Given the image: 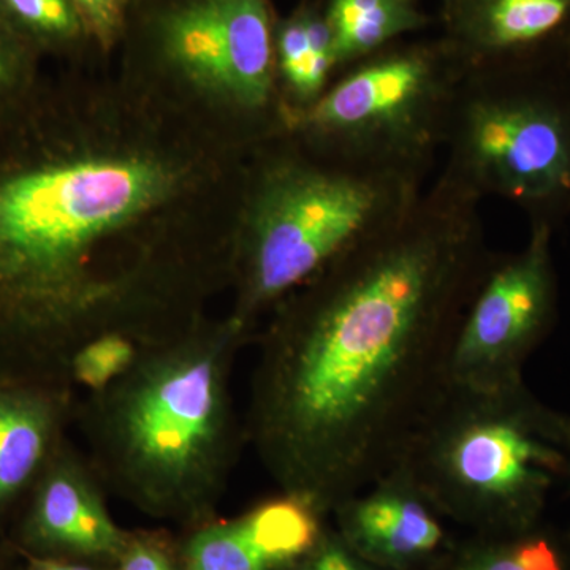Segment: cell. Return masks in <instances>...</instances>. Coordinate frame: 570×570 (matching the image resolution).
Here are the masks:
<instances>
[{"label": "cell", "mask_w": 570, "mask_h": 570, "mask_svg": "<svg viewBox=\"0 0 570 570\" xmlns=\"http://www.w3.org/2000/svg\"><path fill=\"white\" fill-rule=\"evenodd\" d=\"M249 153L127 81L62 67L0 110V379L71 385L119 333L183 335L227 292Z\"/></svg>", "instance_id": "6da1fadb"}, {"label": "cell", "mask_w": 570, "mask_h": 570, "mask_svg": "<svg viewBox=\"0 0 570 570\" xmlns=\"http://www.w3.org/2000/svg\"><path fill=\"white\" fill-rule=\"evenodd\" d=\"M479 206L439 176L269 311L245 430L277 490L330 519L395 466L449 387L456 333L494 257Z\"/></svg>", "instance_id": "7a4b0ae2"}, {"label": "cell", "mask_w": 570, "mask_h": 570, "mask_svg": "<svg viewBox=\"0 0 570 570\" xmlns=\"http://www.w3.org/2000/svg\"><path fill=\"white\" fill-rule=\"evenodd\" d=\"M253 337L227 314H209L80 397L82 453L107 493L184 531L217 517L247 444L232 376Z\"/></svg>", "instance_id": "3957f363"}, {"label": "cell", "mask_w": 570, "mask_h": 570, "mask_svg": "<svg viewBox=\"0 0 570 570\" xmlns=\"http://www.w3.org/2000/svg\"><path fill=\"white\" fill-rule=\"evenodd\" d=\"M425 176L341 159L295 135L247 156L232 230L227 316L254 335L288 294L400 220Z\"/></svg>", "instance_id": "277c9868"}, {"label": "cell", "mask_w": 570, "mask_h": 570, "mask_svg": "<svg viewBox=\"0 0 570 570\" xmlns=\"http://www.w3.org/2000/svg\"><path fill=\"white\" fill-rule=\"evenodd\" d=\"M449 521L475 534L543 523L551 491L570 475V415L524 381L445 389L396 461Z\"/></svg>", "instance_id": "5b68a950"}, {"label": "cell", "mask_w": 570, "mask_h": 570, "mask_svg": "<svg viewBox=\"0 0 570 570\" xmlns=\"http://www.w3.org/2000/svg\"><path fill=\"white\" fill-rule=\"evenodd\" d=\"M273 0H132L112 62L127 81L243 151L287 130Z\"/></svg>", "instance_id": "8992f818"}, {"label": "cell", "mask_w": 570, "mask_h": 570, "mask_svg": "<svg viewBox=\"0 0 570 570\" xmlns=\"http://www.w3.org/2000/svg\"><path fill=\"white\" fill-rule=\"evenodd\" d=\"M441 176L557 230L570 216V69L464 75Z\"/></svg>", "instance_id": "52a82bcc"}, {"label": "cell", "mask_w": 570, "mask_h": 570, "mask_svg": "<svg viewBox=\"0 0 570 570\" xmlns=\"http://www.w3.org/2000/svg\"><path fill=\"white\" fill-rule=\"evenodd\" d=\"M463 77L441 37L401 40L341 70L287 132L341 159L426 176Z\"/></svg>", "instance_id": "ba28073f"}, {"label": "cell", "mask_w": 570, "mask_h": 570, "mask_svg": "<svg viewBox=\"0 0 570 570\" xmlns=\"http://www.w3.org/2000/svg\"><path fill=\"white\" fill-rule=\"evenodd\" d=\"M553 234L550 225L531 224L523 249L494 254L456 333L449 384L485 389L523 381L524 362L557 321Z\"/></svg>", "instance_id": "9c48e42d"}, {"label": "cell", "mask_w": 570, "mask_h": 570, "mask_svg": "<svg viewBox=\"0 0 570 570\" xmlns=\"http://www.w3.org/2000/svg\"><path fill=\"white\" fill-rule=\"evenodd\" d=\"M107 491L85 453L67 439L41 472L6 534L20 558H51L111 568L130 530L112 519Z\"/></svg>", "instance_id": "30bf717a"}, {"label": "cell", "mask_w": 570, "mask_h": 570, "mask_svg": "<svg viewBox=\"0 0 570 570\" xmlns=\"http://www.w3.org/2000/svg\"><path fill=\"white\" fill-rule=\"evenodd\" d=\"M441 26L463 75L570 69V0H444Z\"/></svg>", "instance_id": "8fae6325"}, {"label": "cell", "mask_w": 570, "mask_h": 570, "mask_svg": "<svg viewBox=\"0 0 570 570\" xmlns=\"http://www.w3.org/2000/svg\"><path fill=\"white\" fill-rule=\"evenodd\" d=\"M330 517L344 542L381 570H433L456 546L449 520L401 466L344 499Z\"/></svg>", "instance_id": "7c38bea8"}, {"label": "cell", "mask_w": 570, "mask_h": 570, "mask_svg": "<svg viewBox=\"0 0 570 570\" xmlns=\"http://www.w3.org/2000/svg\"><path fill=\"white\" fill-rule=\"evenodd\" d=\"M316 505L277 490L230 519L184 531L183 570H291L328 524Z\"/></svg>", "instance_id": "4fadbf2b"}, {"label": "cell", "mask_w": 570, "mask_h": 570, "mask_svg": "<svg viewBox=\"0 0 570 570\" xmlns=\"http://www.w3.org/2000/svg\"><path fill=\"white\" fill-rule=\"evenodd\" d=\"M78 389L0 379V534L67 441Z\"/></svg>", "instance_id": "5bb4252c"}, {"label": "cell", "mask_w": 570, "mask_h": 570, "mask_svg": "<svg viewBox=\"0 0 570 570\" xmlns=\"http://www.w3.org/2000/svg\"><path fill=\"white\" fill-rule=\"evenodd\" d=\"M275 70L287 122L313 107L335 80L340 70L321 0H302L291 13L277 17Z\"/></svg>", "instance_id": "9a60e30c"}, {"label": "cell", "mask_w": 570, "mask_h": 570, "mask_svg": "<svg viewBox=\"0 0 570 570\" xmlns=\"http://www.w3.org/2000/svg\"><path fill=\"white\" fill-rule=\"evenodd\" d=\"M321 6L340 71L434 22L420 0H321Z\"/></svg>", "instance_id": "2e32d148"}, {"label": "cell", "mask_w": 570, "mask_h": 570, "mask_svg": "<svg viewBox=\"0 0 570 570\" xmlns=\"http://www.w3.org/2000/svg\"><path fill=\"white\" fill-rule=\"evenodd\" d=\"M0 22L43 61L52 59L62 67L107 61L73 0H0Z\"/></svg>", "instance_id": "e0dca14e"}, {"label": "cell", "mask_w": 570, "mask_h": 570, "mask_svg": "<svg viewBox=\"0 0 570 570\" xmlns=\"http://www.w3.org/2000/svg\"><path fill=\"white\" fill-rule=\"evenodd\" d=\"M433 570H570V535L543 523L519 532H472Z\"/></svg>", "instance_id": "ac0fdd59"}, {"label": "cell", "mask_w": 570, "mask_h": 570, "mask_svg": "<svg viewBox=\"0 0 570 570\" xmlns=\"http://www.w3.org/2000/svg\"><path fill=\"white\" fill-rule=\"evenodd\" d=\"M141 348L132 337L119 333L96 337L71 358V382L85 393L99 392L130 370Z\"/></svg>", "instance_id": "d6986e66"}, {"label": "cell", "mask_w": 570, "mask_h": 570, "mask_svg": "<svg viewBox=\"0 0 570 570\" xmlns=\"http://www.w3.org/2000/svg\"><path fill=\"white\" fill-rule=\"evenodd\" d=\"M43 59L0 22V110L20 102L43 80Z\"/></svg>", "instance_id": "ffe728a7"}, {"label": "cell", "mask_w": 570, "mask_h": 570, "mask_svg": "<svg viewBox=\"0 0 570 570\" xmlns=\"http://www.w3.org/2000/svg\"><path fill=\"white\" fill-rule=\"evenodd\" d=\"M111 570H183L181 542L167 530L130 531Z\"/></svg>", "instance_id": "44dd1931"}, {"label": "cell", "mask_w": 570, "mask_h": 570, "mask_svg": "<svg viewBox=\"0 0 570 570\" xmlns=\"http://www.w3.org/2000/svg\"><path fill=\"white\" fill-rule=\"evenodd\" d=\"M73 2L88 26L97 51L107 61H112L121 43L132 0H73Z\"/></svg>", "instance_id": "7402d4cb"}, {"label": "cell", "mask_w": 570, "mask_h": 570, "mask_svg": "<svg viewBox=\"0 0 570 570\" xmlns=\"http://www.w3.org/2000/svg\"><path fill=\"white\" fill-rule=\"evenodd\" d=\"M291 570H381L360 557L344 542L333 524H326L321 539Z\"/></svg>", "instance_id": "603a6c76"}, {"label": "cell", "mask_w": 570, "mask_h": 570, "mask_svg": "<svg viewBox=\"0 0 570 570\" xmlns=\"http://www.w3.org/2000/svg\"><path fill=\"white\" fill-rule=\"evenodd\" d=\"M20 570H111L91 562L51 560V558H20Z\"/></svg>", "instance_id": "cb8c5ba5"}, {"label": "cell", "mask_w": 570, "mask_h": 570, "mask_svg": "<svg viewBox=\"0 0 570 570\" xmlns=\"http://www.w3.org/2000/svg\"><path fill=\"white\" fill-rule=\"evenodd\" d=\"M0 570H20V557L3 534H0Z\"/></svg>", "instance_id": "d4e9b609"}, {"label": "cell", "mask_w": 570, "mask_h": 570, "mask_svg": "<svg viewBox=\"0 0 570 570\" xmlns=\"http://www.w3.org/2000/svg\"><path fill=\"white\" fill-rule=\"evenodd\" d=\"M568 485H569V489H570V475H569V480H568ZM569 535H570V531H569Z\"/></svg>", "instance_id": "484cf974"}, {"label": "cell", "mask_w": 570, "mask_h": 570, "mask_svg": "<svg viewBox=\"0 0 570 570\" xmlns=\"http://www.w3.org/2000/svg\"><path fill=\"white\" fill-rule=\"evenodd\" d=\"M444 2V0H441V3Z\"/></svg>", "instance_id": "4316f807"}]
</instances>
